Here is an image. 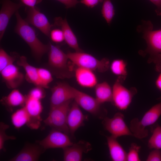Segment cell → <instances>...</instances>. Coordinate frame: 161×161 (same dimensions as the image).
<instances>
[{"label":"cell","instance_id":"obj_3","mask_svg":"<svg viewBox=\"0 0 161 161\" xmlns=\"http://www.w3.org/2000/svg\"><path fill=\"white\" fill-rule=\"evenodd\" d=\"M137 31L142 33L147 45L145 50L139 51L141 55L145 56L148 55L151 57L161 54V29L154 30L151 21L142 20L137 27Z\"/></svg>","mask_w":161,"mask_h":161},{"label":"cell","instance_id":"obj_27","mask_svg":"<svg viewBox=\"0 0 161 161\" xmlns=\"http://www.w3.org/2000/svg\"><path fill=\"white\" fill-rule=\"evenodd\" d=\"M101 13L106 22L110 24L115 14V10L111 0H103Z\"/></svg>","mask_w":161,"mask_h":161},{"label":"cell","instance_id":"obj_2","mask_svg":"<svg viewBox=\"0 0 161 161\" xmlns=\"http://www.w3.org/2000/svg\"><path fill=\"white\" fill-rule=\"evenodd\" d=\"M48 66L52 74L57 78H69L74 76V70L69 64V60L59 47L49 43Z\"/></svg>","mask_w":161,"mask_h":161},{"label":"cell","instance_id":"obj_28","mask_svg":"<svg viewBox=\"0 0 161 161\" xmlns=\"http://www.w3.org/2000/svg\"><path fill=\"white\" fill-rule=\"evenodd\" d=\"M148 145L150 149H161V126H157L149 139Z\"/></svg>","mask_w":161,"mask_h":161},{"label":"cell","instance_id":"obj_40","mask_svg":"<svg viewBox=\"0 0 161 161\" xmlns=\"http://www.w3.org/2000/svg\"><path fill=\"white\" fill-rule=\"evenodd\" d=\"M157 7L155 12L158 16H161V0H149Z\"/></svg>","mask_w":161,"mask_h":161},{"label":"cell","instance_id":"obj_36","mask_svg":"<svg viewBox=\"0 0 161 161\" xmlns=\"http://www.w3.org/2000/svg\"><path fill=\"white\" fill-rule=\"evenodd\" d=\"M146 161H161V151L160 149H154L148 155Z\"/></svg>","mask_w":161,"mask_h":161},{"label":"cell","instance_id":"obj_12","mask_svg":"<svg viewBox=\"0 0 161 161\" xmlns=\"http://www.w3.org/2000/svg\"><path fill=\"white\" fill-rule=\"evenodd\" d=\"M41 100L28 94L26 95L24 106L30 116L27 126L31 129H37L40 127L41 121V114L43 109Z\"/></svg>","mask_w":161,"mask_h":161},{"label":"cell","instance_id":"obj_15","mask_svg":"<svg viewBox=\"0 0 161 161\" xmlns=\"http://www.w3.org/2000/svg\"><path fill=\"white\" fill-rule=\"evenodd\" d=\"M74 99L79 106L89 113L95 115L100 113L101 104L95 98L75 89Z\"/></svg>","mask_w":161,"mask_h":161},{"label":"cell","instance_id":"obj_6","mask_svg":"<svg viewBox=\"0 0 161 161\" xmlns=\"http://www.w3.org/2000/svg\"><path fill=\"white\" fill-rule=\"evenodd\" d=\"M72 100L50 108L48 116L44 121L45 124L68 135L69 131L67 117Z\"/></svg>","mask_w":161,"mask_h":161},{"label":"cell","instance_id":"obj_8","mask_svg":"<svg viewBox=\"0 0 161 161\" xmlns=\"http://www.w3.org/2000/svg\"><path fill=\"white\" fill-rule=\"evenodd\" d=\"M102 123L105 129L116 138L124 136H133L125 122L124 115L121 113H116L111 118L105 117Z\"/></svg>","mask_w":161,"mask_h":161},{"label":"cell","instance_id":"obj_25","mask_svg":"<svg viewBox=\"0 0 161 161\" xmlns=\"http://www.w3.org/2000/svg\"><path fill=\"white\" fill-rule=\"evenodd\" d=\"M12 123L15 127L19 129L24 125L28 124L30 121L29 115L25 107L18 109L11 116Z\"/></svg>","mask_w":161,"mask_h":161},{"label":"cell","instance_id":"obj_35","mask_svg":"<svg viewBox=\"0 0 161 161\" xmlns=\"http://www.w3.org/2000/svg\"><path fill=\"white\" fill-rule=\"evenodd\" d=\"M148 63H153L155 64V69L158 72H161V54L148 58Z\"/></svg>","mask_w":161,"mask_h":161},{"label":"cell","instance_id":"obj_10","mask_svg":"<svg viewBox=\"0 0 161 161\" xmlns=\"http://www.w3.org/2000/svg\"><path fill=\"white\" fill-rule=\"evenodd\" d=\"M75 89L68 84L59 82L51 89L50 108L74 99Z\"/></svg>","mask_w":161,"mask_h":161},{"label":"cell","instance_id":"obj_9","mask_svg":"<svg viewBox=\"0 0 161 161\" xmlns=\"http://www.w3.org/2000/svg\"><path fill=\"white\" fill-rule=\"evenodd\" d=\"M37 142L45 150L49 148L63 149L73 144L68 134L54 129L44 138Z\"/></svg>","mask_w":161,"mask_h":161},{"label":"cell","instance_id":"obj_38","mask_svg":"<svg viewBox=\"0 0 161 161\" xmlns=\"http://www.w3.org/2000/svg\"><path fill=\"white\" fill-rule=\"evenodd\" d=\"M103 0H81L80 2L87 7L92 8L99 3L103 2Z\"/></svg>","mask_w":161,"mask_h":161},{"label":"cell","instance_id":"obj_1","mask_svg":"<svg viewBox=\"0 0 161 161\" xmlns=\"http://www.w3.org/2000/svg\"><path fill=\"white\" fill-rule=\"evenodd\" d=\"M16 24L15 30L27 44L32 55L37 60L49 51V45L43 44L37 38L34 30L20 15L18 11L15 13Z\"/></svg>","mask_w":161,"mask_h":161},{"label":"cell","instance_id":"obj_17","mask_svg":"<svg viewBox=\"0 0 161 161\" xmlns=\"http://www.w3.org/2000/svg\"><path fill=\"white\" fill-rule=\"evenodd\" d=\"M79 106L74 101L70 106L67 117V124L69 132L73 135L76 130L84 125L87 117L84 115Z\"/></svg>","mask_w":161,"mask_h":161},{"label":"cell","instance_id":"obj_13","mask_svg":"<svg viewBox=\"0 0 161 161\" xmlns=\"http://www.w3.org/2000/svg\"><path fill=\"white\" fill-rule=\"evenodd\" d=\"M0 11V39L3 37L9 21L13 14L24 5L20 2L14 3L10 0H1Z\"/></svg>","mask_w":161,"mask_h":161},{"label":"cell","instance_id":"obj_7","mask_svg":"<svg viewBox=\"0 0 161 161\" xmlns=\"http://www.w3.org/2000/svg\"><path fill=\"white\" fill-rule=\"evenodd\" d=\"M125 77L119 76L112 88V102L119 109L126 110L131 102L133 96L137 92L134 88L129 89L122 84Z\"/></svg>","mask_w":161,"mask_h":161},{"label":"cell","instance_id":"obj_14","mask_svg":"<svg viewBox=\"0 0 161 161\" xmlns=\"http://www.w3.org/2000/svg\"><path fill=\"white\" fill-rule=\"evenodd\" d=\"M0 72L4 81L9 89H16L24 80L23 74L13 64L8 66Z\"/></svg>","mask_w":161,"mask_h":161},{"label":"cell","instance_id":"obj_4","mask_svg":"<svg viewBox=\"0 0 161 161\" xmlns=\"http://www.w3.org/2000/svg\"><path fill=\"white\" fill-rule=\"evenodd\" d=\"M158 99L159 102L148 110L140 120L137 118L131 120L130 129L133 136L142 139L148 135L146 127L154 123L161 115V96Z\"/></svg>","mask_w":161,"mask_h":161},{"label":"cell","instance_id":"obj_33","mask_svg":"<svg viewBox=\"0 0 161 161\" xmlns=\"http://www.w3.org/2000/svg\"><path fill=\"white\" fill-rule=\"evenodd\" d=\"M50 36L52 40L55 43H60L64 40L63 33L61 29H56L52 30Z\"/></svg>","mask_w":161,"mask_h":161},{"label":"cell","instance_id":"obj_24","mask_svg":"<svg viewBox=\"0 0 161 161\" xmlns=\"http://www.w3.org/2000/svg\"><path fill=\"white\" fill-rule=\"evenodd\" d=\"M26 96L23 95L18 89H13L7 96L3 97L1 101L5 106L9 107L18 106H24L25 102Z\"/></svg>","mask_w":161,"mask_h":161},{"label":"cell","instance_id":"obj_31","mask_svg":"<svg viewBox=\"0 0 161 161\" xmlns=\"http://www.w3.org/2000/svg\"><path fill=\"white\" fill-rule=\"evenodd\" d=\"M15 58L8 55L3 49H0V71L8 66L13 64Z\"/></svg>","mask_w":161,"mask_h":161},{"label":"cell","instance_id":"obj_30","mask_svg":"<svg viewBox=\"0 0 161 161\" xmlns=\"http://www.w3.org/2000/svg\"><path fill=\"white\" fill-rule=\"evenodd\" d=\"M9 126L3 122L0 123V150L4 149V144L5 142L8 140H14L16 137L13 136H8L6 133V130L9 128Z\"/></svg>","mask_w":161,"mask_h":161},{"label":"cell","instance_id":"obj_37","mask_svg":"<svg viewBox=\"0 0 161 161\" xmlns=\"http://www.w3.org/2000/svg\"><path fill=\"white\" fill-rule=\"evenodd\" d=\"M64 5L66 8L75 7L79 3L77 0H56Z\"/></svg>","mask_w":161,"mask_h":161},{"label":"cell","instance_id":"obj_34","mask_svg":"<svg viewBox=\"0 0 161 161\" xmlns=\"http://www.w3.org/2000/svg\"><path fill=\"white\" fill-rule=\"evenodd\" d=\"M28 95L40 100L44 98L45 96L44 88L38 86L31 89Z\"/></svg>","mask_w":161,"mask_h":161},{"label":"cell","instance_id":"obj_21","mask_svg":"<svg viewBox=\"0 0 161 161\" xmlns=\"http://www.w3.org/2000/svg\"><path fill=\"white\" fill-rule=\"evenodd\" d=\"M17 63L24 69L26 72V78L28 81L36 86L42 87L39 77L37 68L30 64L27 62L26 58L24 56L19 58Z\"/></svg>","mask_w":161,"mask_h":161},{"label":"cell","instance_id":"obj_20","mask_svg":"<svg viewBox=\"0 0 161 161\" xmlns=\"http://www.w3.org/2000/svg\"><path fill=\"white\" fill-rule=\"evenodd\" d=\"M74 76L78 83L82 87L92 88L97 83V78L91 70L77 66L74 70Z\"/></svg>","mask_w":161,"mask_h":161},{"label":"cell","instance_id":"obj_11","mask_svg":"<svg viewBox=\"0 0 161 161\" xmlns=\"http://www.w3.org/2000/svg\"><path fill=\"white\" fill-rule=\"evenodd\" d=\"M27 14L25 20L38 29L46 36L49 37L51 28L53 26L50 24L46 16L35 6L27 7L26 8Z\"/></svg>","mask_w":161,"mask_h":161},{"label":"cell","instance_id":"obj_16","mask_svg":"<svg viewBox=\"0 0 161 161\" xmlns=\"http://www.w3.org/2000/svg\"><path fill=\"white\" fill-rule=\"evenodd\" d=\"M63 149L64 161H80L82 160L83 153L90 150L91 147L89 143L80 141Z\"/></svg>","mask_w":161,"mask_h":161},{"label":"cell","instance_id":"obj_5","mask_svg":"<svg viewBox=\"0 0 161 161\" xmlns=\"http://www.w3.org/2000/svg\"><path fill=\"white\" fill-rule=\"evenodd\" d=\"M67 54L69 60L78 67L102 73L106 71L110 67L109 61L106 58L99 60L83 51L69 52Z\"/></svg>","mask_w":161,"mask_h":161},{"label":"cell","instance_id":"obj_22","mask_svg":"<svg viewBox=\"0 0 161 161\" xmlns=\"http://www.w3.org/2000/svg\"><path fill=\"white\" fill-rule=\"evenodd\" d=\"M117 138L111 135L106 137L111 159L113 161H127V153L118 142Z\"/></svg>","mask_w":161,"mask_h":161},{"label":"cell","instance_id":"obj_32","mask_svg":"<svg viewBox=\"0 0 161 161\" xmlns=\"http://www.w3.org/2000/svg\"><path fill=\"white\" fill-rule=\"evenodd\" d=\"M140 148V146L134 143L131 144L129 151L127 153V161H140L139 154Z\"/></svg>","mask_w":161,"mask_h":161},{"label":"cell","instance_id":"obj_18","mask_svg":"<svg viewBox=\"0 0 161 161\" xmlns=\"http://www.w3.org/2000/svg\"><path fill=\"white\" fill-rule=\"evenodd\" d=\"M45 150L39 145L27 143L10 161H36Z\"/></svg>","mask_w":161,"mask_h":161},{"label":"cell","instance_id":"obj_41","mask_svg":"<svg viewBox=\"0 0 161 161\" xmlns=\"http://www.w3.org/2000/svg\"><path fill=\"white\" fill-rule=\"evenodd\" d=\"M157 76L155 82L157 88L161 92V72Z\"/></svg>","mask_w":161,"mask_h":161},{"label":"cell","instance_id":"obj_19","mask_svg":"<svg viewBox=\"0 0 161 161\" xmlns=\"http://www.w3.org/2000/svg\"><path fill=\"white\" fill-rule=\"evenodd\" d=\"M54 25L61 28L64 35V40L70 47L75 52H82L80 48L77 38L69 25L66 18L63 19L58 17L54 19Z\"/></svg>","mask_w":161,"mask_h":161},{"label":"cell","instance_id":"obj_26","mask_svg":"<svg viewBox=\"0 0 161 161\" xmlns=\"http://www.w3.org/2000/svg\"><path fill=\"white\" fill-rule=\"evenodd\" d=\"M110 67L114 75L126 78L127 72L126 63L124 60L121 59L114 60L110 64Z\"/></svg>","mask_w":161,"mask_h":161},{"label":"cell","instance_id":"obj_39","mask_svg":"<svg viewBox=\"0 0 161 161\" xmlns=\"http://www.w3.org/2000/svg\"><path fill=\"white\" fill-rule=\"evenodd\" d=\"M23 4L29 7H33L40 3L42 0H19Z\"/></svg>","mask_w":161,"mask_h":161},{"label":"cell","instance_id":"obj_29","mask_svg":"<svg viewBox=\"0 0 161 161\" xmlns=\"http://www.w3.org/2000/svg\"><path fill=\"white\" fill-rule=\"evenodd\" d=\"M39 77L44 88H49V84L53 80L52 74L49 70L43 68H37Z\"/></svg>","mask_w":161,"mask_h":161},{"label":"cell","instance_id":"obj_23","mask_svg":"<svg viewBox=\"0 0 161 161\" xmlns=\"http://www.w3.org/2000/svg\"><path fill=\"white\" fill-rule=\"evenodd\" d=\"M95 98L100 104L112 102V90L106 82L97 83L95 86Z\"/></svg>","mask_w":161,"mask_h":161}]
</instances>
